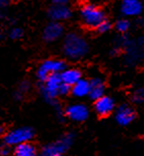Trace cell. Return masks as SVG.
<instances>
[{
  "instance_id": "44dd1931",
  "label": "cell",
  "mask_w": 144,
  "mask_h": 156,
  "mask_svg": "<svg viewBox=\"0 0 144 156\" xmlns=\"http://www.w3.org/2000/svg\"><path fill=\"white\" fill-rule=\"evenodd\" d=\"M132 100L137 104L144 103V88H138L132 94Z\"/></svg>"
},
{
  "instance_id": "9c48e42d",
  "label": "cell",
  "mask_w": 144,
  "mask_h": 156,
  "mask_svg": "<svg viewBox=\"0 0 144 156\" xmlns=\"http://www.w3.org/2000/svg\"><path fill=\"white\" fill-rule=\"evenodd\" d=\"M120 11L126 17L140 16L143 11V5L140 0H123L120 5Z\"/></svg>"
},
{
  "instance_id": "603a6c76",
  "label": "cell",
  "mask_w": 144,
  "mask_h": 156,
  "mask_svg": "<svg viewBox=\"0 0 144 156\" xmlns=\"http://www.w3.org/2000/svg\"><path fill=\"white\" fill-rule=\"evenodd\" d=\"M70 89H72V86H70V85H67L66 83H61L60 87H59V96H67V94L70 93Z\"/></svg>"
},
{
  "instance_id": "3957f363",
  "label": "cell",
  "mask_w": 144,
  "mask_h": 156,
  "mask_svg": "<svg viewBox=\"0 0 144 156\" xmlns=\"http://www.w3.org/2000/svg\"><path fill=\"white\" fill-rule=\"evenodd\" d=\"M63 81L60 78V73H53L49 76L45 81L42 82L39 88V92L42 98L50 104L51 106H57L58 103L56 98L59 96V87Z\"/></svg>"
},
{
  "instance_id": "7a4b0ae2",
  "label": "cell",
  "mask_w": 144,
  "mask_h": 156,
  "mask_svg": "<svg viewBox=\"0 0 144 156\" xmlns=\"http://www.w3.org/2000/svg\"><path fill=\"white\" fill-rule=\"evenodd\" d=\"M63 50L70 59H81L89 52V44L83 36L78 33H69L63 39Z\"/></svg>"
},
{
  "instance_id": "7402d4cb",
  "label": "cell",
  "mask_w": 144,
  "mask_h": 156,
  "mask_svg": "<svg viewBox=\"0 0 144 156\" xmlns=\"http://www.w3.org/2000/svg\"><path fill=\"white\" fill-rule=\"evenodd\" d=\"M110 29H111L110 22L107 19H105L104 20H102V22L99 23L97 27L95 28V30L97 31L98 33H100V34H105V33H107Z\"/></svg>"
},
{
  "instance_id": "9a60e30c",
  "label": "cell",
  "mask_w": 144,
  "mask_h": 156,
  "mask_svg": "<svg viewBox=\"0 0 144 156\" xmlns=\"http://www.w3.org/2000/svg\"><path fill=\"white\" fill-rule=\"evenodd\" d=\"M89 91H90L89 81L85 80V79H80L77 83H75L72 86L70 94H73V96L77 97V98H83V97L89 95Z\"/></svg>"
},
{
  "instance_id": "6da1fadb",
  "label": "cell",
  "mask_w": 144,
  "mask_h": 156,
  "mask_svg": "<svg viewBox=\"0 0 144 156\" xmlns=\"http://www.w3.org/2000/svg\"><path fill=\"white\" fill-rule=\"evenodd\" d=\"M124 50L126 62L129 66H137L144 61V36L137 39L130 40L127 37H121L117 39L113 47L114 53Z\"/></svg>"
},
{
  "instance_id": "277c9868",
  "label": "cell",
  "mask_w": 144,
  "mask_h": 156,
  "mask_svg": "<svg viewBox=\"0 0 144 156\" xmlns=\"http://www.w3.org/2000/svg\"><path fill=\"white\" fill-rule=\"evenodd\" d=\"M80 16L82 23L88 29H95L102 20L106 19L103 9L91 2H85L81 5Z\"/></svg>"
},
{
  "instance_id": "cb8c5ba5",
  "label": "cell",
  "mask_w": 144,
  "mask_h": 156,
  "mask_svg": "<svg viewBox=\"0 0 144 156\" xmlns=\"http://www.w3.org/2000/svg\"><path fill=\"white\" fill-rule=\"evenodd\" d=\"M10 153V146L4 142L0 144V156H7Z\"/></svg>"
},
{
  "instance_id": "484cf974",
  "label": "cell",
  "mask_w": 144,
  "mask_h": 156,
  "mask_svg": "<svg viewBox=\"0 0 144 156\" xmlns=\"http://www.w3.org/2000/svg\"><path fill=\"white\" fill-rule=\"evenodd\" d=\"M53 4H67L70 0H51Z\"/></svg>"
},
{
  "instance_id": "83f0119b",
  "label": "cell",
  "mask_w": 144,
  "mask_h": 156,
  "mask_svg": "<svg viewBox=\"0 0 144 156\" xmlns=\"http://www.w3.org/2000/svg\"><path fill=\"white\" fill-rule=\"evenodd\" d=\"M2 134H3V128H2V126H0V136H1Z\"/></svg>"
},
{
  "instance_id": "f1b7e54d",
  "label": "cell",
  "mask_w": 144,
  "mask_h": 156,
  "mask_svg": "<svg viewBox=\"0 0 144 156\" xmlns=\"http://www.w3.org/2000/svg\"><path fill=\"white\" fill-rule=\"evenodd\" d=\"M2 39H3V34L0 33V40H2Z\"/></svg>"
},
{
  "instance_id": "8fae6325",
  "label": "cell",
  "mask_w": 144,
  "mask_h": 156,
  "mask_svg": "<svg viewBox=\"0 0 144 156\" xmlns=\"http://www.w3.org/2000/svg\"><path fill=\"white\" fill-rule=\"evenodd\" d=\"M48 16L53 22H63L72 16V10L67 4H53L48 9Z\"/></svg>"
},
{
  "instance_id": "ffe728a7",
  "label": "cell",
  "mask_w": 144,
  "mask_h": 156,
  "mask_svg": "<svg viewBox=\"0 0 144 156\" xmlns=\"http://www.w3.org/2000/svg\"><path fill=\"white\" fill-rule=\"evenodd\" d=\"M23 37V31L20 27H13L8 32V38L11 40H20Z\"/></svg>"
},
{
  "instance_id": "f546056e",
  "label": "cell",
  "mask_w": 144,
  "mask_h": 156,
  "mask_svg": "<svg viewBox=\"0 0 144 156\" xmlns=\"http://www.w3.org/2000/svg\"><path fill=\"white\" fill-rule=\"evenodd\" d=\"M36 156H44L43 154H41V155H36Z\"/></svg>"
},
{
  "instance_id": "8992f818",
  "label": "cell",
  "mask_w": 144,
  "mask_h": 156,
  "mask_svg": "<svg viewBox=\"0 0 144 156\" xmlns=\"http://www.w3.org/2000/svg\"><path fill=\"white\" fill-rule=\"evenodd\" d=\"M34 138V129L30 126H20L13 129L4 134L3 142L9 146H16L19 144L30 142Z\"/></svg>"
},
{
  "instance_id": "4fadbf2b",
  "label": "cell",
  "mask_w": 144,
  "mask_h": 156,
  "mask_svg": "<svg viewBox=\"0 0 144 156\" xmlns=\"http://www.w3.org/2000/svg\"><path fill=\"white\" fill-rule=\"evenodd\" d=\"M135 119V111L131 106L127 104L121 105L117 109L116 120L120 126H128Z\"/></svg>"
},
{
  "instance_id": "ac0fdd59",
  "label": "cell",
  "mask_w": 144,
  "mask_h": 156,
  "mask_svg": "<svg viewBox=\"0 0 144 156\" xmlns=\"http://www.w3.org/2000/svg\"><path fill=\"white\" fill-rule=\"evenodd\" d=\"M31 89V84L28 80H23L19 83V86H17V89L16 90V92L13 94L14 99L17 100V101H20V100L23 99V97L27 94Z\"/></svg>"
},
{
  "instance_id": "d6986e66",
  "label": "cell",
  "mask_w": 144,
  "mask_h": 156,
  "mask_svg": "<svg viewBox=\"0 0 144 156\" xmlns=\"http://www.w3.org/2000/svg\"><path fill=\"white\" fill-rule=\"evenodd\" d=\"M116 30L119 32V33L121 34H125L127 33V32L130 30L131 28V23L129 22V20L126 19H120L116 23Z\"/></svg>"
},
{
  "instance_id": "52a82bcc",
  "label": "cell",
  "mask_w": 144,
  "mask_h": 156,
  "mask_svg": "<svg viewBox=\"0 0 144 156\" xmlns=\"http://www.w3.org/2000/svg\"><path fill=\"white\" fill-rule=\"evenodd\" d=\"M66 69V63L60 59H47L40 64L37 69L36 76L40 83H42L53 73H60Z\"/></svg>"
},
{
  "instance_id": "7c38bea8",
  "label": "cell",
  "mask_w": 144,
  "mask_h": 156,
  "mask_svg": "<svg viewBox=\"0 0 144 156\" xmlns=\"http://www.w3.org/2000/svg\"><path fill=\"white\" fill-rule=\"evenodd\" d=\"M94 109H95V112L100 116L108 115L114 109L113 99L106 95L101 96L100 98L96 99L94 102Z\"/></svg>"
},
{
  "instance_id": "e0dca14e",
  "label": "cell",
  "mask_w": 144,
  "mask_h": 156,
  "mask_svg": "<svg viewBox=\"0 0 144 156\" xmlns=\"http://www.w3.org/2000/svg\"><path fill=\"white\" fill-rule=\"evenodd\" d=\"M14 156H36V147L30 142H25L14 146L13 149Z\"/></svg>"
},
{
  "instance_id": "5b68a950",
  "label": "cell",
  "mask_w": 144,
  "mask_h": 156,
  "mask_svg": "<svg viewBox=\"0 0 144 156\" xmlns=\"http://www.w3.org/2000/svg\"><path fill=\"white\" fill-rule=\"evenodd\" d=\"M75 140L74 133H67L63 135L55 142L49 143L43 147L42 154L44 156H61L70 146Z\"/></svg>"
},
{
  "instance_id": "ba28073f",
  "label": "cell",
  "mask_w": 144,
  "mask_h": 156,
  "mask_svg": "<svg viewBox=\"0 0 144 156\" xmlns=\"http://www.w3.org/2000/svg\"><path fill=\"white\" fill-rule=\"evenodd\" d=\"M64 114L69 119L76 122H82L86 120L89 116V109L85 104L74 103L69 105L64 109Z\"/></svg>"
},
{
  "instance_id": "30bf717a",
  "label": "cell",
  "mask_w": 144,
  "mask_h": 156,
  "mask_svg": "<svg viewBox=\"0 0 144 156\" xmlns=\"http://www.w3.org/2000/svg\"><path fill=\"white\" fill-rule=\"evenodd\" d=\"M63 25L58 22H53V20H52L51 23L46 25V27L44 28L43 33H42V38L45 42L51 43L59 39V38L63 36Z\"/></svg>"
},
{
  "instance_id": "d4e9b609",
  "label": "cell",
  "mask_w": 144,
  "mask_h": 156,
  "mask_svg": "<svg viewBox=\"0 0 144 156\" xmlns=\"http://www.w3.org/2000/svg\"><path fill=\"white\" fill-rule=\"evenodd\" d=\"M8 4H9V0H0V10L7 7Z\"/></svg>"
},
{
  "instance_id": "4316f807",
  "label": "cell",
  "mask_w": 144,
  "mask_h": 156,
  "mask_svg": "<svg viewBox=\"0 0 144 156\" xmlns=\"http://www.w3.org/2000/svg\"><path fill=\"white\" fill-rule=\"evenodd\" d=\"M138 23H139L140 26H142V27H144V16L139 17V20H138Z\"/></svg>"
},
{
  "instance_id": "5bb4252c",
  "label": "cell",
  "mask_w": 144,
  "mask_h": 156,
  "mask_svg": "<svg viewBox=\"0 0 144 156\" xmlns=\"http://www.w3.org/2000/svg\"><path fill=\"white\" fill-rule=\"evenodd\" d=\"M89 83H90V91H89V95L88 96H89L91 99L95 101L96 99L100 98L101 96L104 95L105 85L101 78H99V76L92 78L89 81Z\"/></svg>"
},
{
  "instance_id": "2e32d148",
  "label": "cell",
  "mask_w": 144,
  "mask_h": 156,
  "mask_svg": "<svg viewBox=\"0 0 144 156\" xmlns=\"http://www.w3.org/2000/svg\"><path fill=\"white\" fill-rule=\"evenodd\" d=\"M60 78L63 83L70 85V86H73L80 79H82V73L78 69H76V67L64 69L60 73Z\"/></svg>"
}]
</instances>
